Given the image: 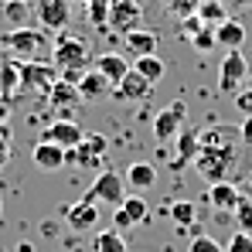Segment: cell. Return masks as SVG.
I'll use <instances>...</instances> for the list:
<instances>
[{"label":"cell","instance_id":"cell-1","mask_svg":"<svg viewBox=\"0 0 252 252\" xmlns=\"http://www.w3.org/2000/svg\"><path fill=\"white\" fill-rule=\"evenodd\" d=\"M232 164H235V143L218 140V126H215L211 133H201V154H198V160H194L198 174H201L208 184H218V181L228 177Z\"/></svg>","mask_w":252,"mask_h":252},{"label":"cell","instance_id":"cell-2","mask_svg":"<svg viewBox=\"0 0 252 252\" xmlns=\"http://www.w3.org/2000/svg\"><path fill=\"white\" fill-rule=\"evenodd\" d=\"M0 44L7 48V55L10 58H17V62H34L38 55L44 51V44H48V38H44L41 31H34V28H14V31H7L3 38H0Z\"/></svg>","mask_w":252,"mask_h":252},{"label":"cell","instance_id":"cell-3","mask_svg":"<svg viewBox=\"0 0 252 252\" xmlns=\"http://www.w3.org/2000/svg\"><path fill=\"white\" fill-rule=\"evenodd\" d=\"M126 198V177L120 174V170H109L102 167L99 170V177L89 184V191L82 194V201H92V205H99V201H106V205H123Z\"/></svg>","mask_w":252,"mask_h":252},{"label":"cell","instance_id":"cell-4","mask_svg":"<svg viewBox=\"0 0 252 252\" xmlns=\"http://www.w3.org/2000/svg\"><path fill=\"white\" fill-rule=\"evenodd\" d=\"M51 62H55V68H62V72H85V65L92 62V55H89V44L82 38H72V34H58V41L51 48Z\"/></svg>","mask_w":252,"mask_h":252},{"label":"cell","instance_id":"cell-5","mask_svg":"<svg viewBox=\"0 0 252 252\" xmlns=\"http://www.w3.org/2000/svg\"><path fill=\"white\" fill-rule=\"evenodd\" d=\"M106 136L102 133H85V140L79 147H72V150H65V164H79L85 170H99L102 167V160H106Z\"/></svg>","mask_w":252,"mask_h":252},{"label":"cell","instance_id":"cell-6","mask_svg":"<svg viewBox=\"0 0 252 252\" xmlns=\"http://www.w3.org/2000/svg\"><path fill=\"white\" fill-rule=\"evenodd\" d=\"M140 17H143V7L136 0H113L109 3V14H106V24L116 34H129V31L140 28Z\"/></svg>","mask_w":252,"mask_h":252},{"label":"cell","instance_id":"cell-7","mask_svg":"<svg viewBox=\"0 0 252 252\" xmlns=\"http://www.w3.org/2000/svg\"><path fill=\"white\" fill-rule=\"evenodd\" d=\"M246 75H249V62H246L242 48L239 51H228L225 62H221V72H218V89L228 92V95H235L242 89V82H246Z\"/></svg>","mask_w":252,"mask_h":252},{"label":"cell","instance_id":"cell-8","mask_svg":"<svg viewBox=\"0 0 252 252\" xmlns=\"http://www.w3.org/2000/svg\"><path fill=\"white\" fill-rule=\"evenodd\" d=\"M181 123H184V102L177 99V102L164 106V109L154 116V136H157V143H170V140H177Z\"/></svg>","mask_w":252,"mask_h":252},{"label":"cell","instance_id":"cell-9","mask_svg":"<svg viewBox=\"0 0 252 252\" xmlns=\"http://www.w3.org/2000/svg\"><path fill=\"white\" fill-rule=\"evenodd\" d=\"M34 14H38V24H41L44 31H65L68 21H72L68 0H38Z\"/></svg>","mask_w":252,"mask_h":252},{"label":"cell","instance_id":"cell-10","mask_svg":"<svg viewBox=\"0 0 252 252\" xmlns=\"http://www.w3.org/2000/svg\"><path fill=\"white\" fill-rule=\"evenodd\" d=\"M58 82L55 68L51 65H41V62H21V89L24 92H44Z\"/></svg>","mask_w":252,"mask_h":252},{"label":"cell","instance_id":"cell-11","mask_svg":"<svg viewBox=\"0 0 252 252\" xmlns=\"http://www.w3.org/2000/svg\"><path fill=\"white\" fill-rule=\"evenodd\" d=\"M41 140L48 143H58V147H65V150H72V147H79L85 140V129L75 120H55V123H48V129L41 133Z\"/></svg>","mask_w":252,"mask_h":252},{"label":"cell","instance_id":"cell-12","mask_svg":"<svg viewBox=\"0 0 252 252\" xmlns=\"http://www.w3.org/2000/svg\"><path fill=\"white\" fill-rule=\"evenodd\" d=\"M150 92H154V82H147L136 68H129L123 75V82L113 89V95L116 99H126V102H143V99H150Z\"/></svg>","mask_w":252,"mask_h":252},{"label":"cell","instance_id":"cell-13","mask_svg":"<svg viewBox=\"0 0 252 252\" xmlns=\"http://www.w3.org/2000/svg\"><path fill=\"white\" fill-rule=\"evenodd\" d=\"M31 160H34V167H38V170L55 174V170L65 167V147L48 143V140H38V143H34V150H31Z\"/></svg>","mask_w":252,"mask_h":252},{"label":"cell","instance_id":"cell-14","mask_svg":"<svg viewBox=\"0 0 252 252\" xmlns=\"http://www.w3.org/2000/svg\"><path fill=\"white\" fill-rule=\"evenodd\" d=\"M65 221H68V228H75V232H89V228L99 225V205H92V201H82V198H79L75 205H68Z\"/></svg>","mask_w":252,"mask_h":252},{"label":"cell","instance_id":"cell-15","mask_svg":"<svg viewBox=\"0 0 252 252\" xmlns=\"http://www.w3.org/2000/svg\"><path fill=\"white\" fill-rule=\"evenodd\" d=\"M198 154H201V129H194V126H188V129H181L177 133V157H174V164L170 167H184L188 160H198Z\"/></svg>","mask_w":252,"mask_h":252},{"label":"cell","instance_id":"cell-16","mask_svg":"<svg viewBox=\"0 0 252 252\" xmlns=\"http://www.w3.org/2000/svg\"><path fill=\"white\" fill-rule=\"evenodd\" d=\"M92 68H95L99 75H106V82L116 89V85L123 82V75L129 72V68H133V65L126 62L123 55H116V51H106V55H99V58H95V65H92Z\"/></svg>","mask_w":252,"mask_h":252},{"label":"cell","instance_id":"cell-17","mask_svg":"<svg viewBox=\"0 0 252 252\" xmlns=\"http://www.w3.org/2000/svg\"><path fill=\"white\" fill-rule=\"evenodd\" d=\"M44 99H48V106H51L55 113H68L72 106H79V99H82V95H79V85L58 79V82L48 89V95H44Z\"/></svg>","mask_w":252,"mask_h":252},{"label":"cell","instance_id":"cell-18","mask_svg":"<svg viewBox=\"0 0 252 252\" xmlns=\"http://www.w3.org/2000/svg\"><path fill=\"white\" fill-rule=\"evenodd\" d=\"M242 201V191L232 184V181H218L208 184V205L215 211H235V205Z\"/></svg>","mask_w":252,"mask_h":252},{"label":"cell","instance_id":"cell-19","mask_svg":"<svg viewBox=\"0 0 252 252\" xmlns=\"http://www.w3.org/2000/svg\"><path fill=\"white\" fill-rule=\"evenodd\" d=\"M123 44H126V51H129L133 58H143V55H157L160 38H157L154 31H147V28H136V31L123 34Z\"/></svg>","mask_w":252,"mask_h":252},{"label":"cell","instance_id":"cell-20","mask_svg":"<svg viewBox=\"0 0 252 252\" xmlns=\"http://www.w3.org/2000/svg\"><path fill=\"white\" fill-rule=\"evenodd\" d=\"M215 38H218V44H221L225 51H239V48L246 44V24L228 17L225 24H218V28H215Z\"/></svg>","mask_w":252,"mask_h":252},{"label":"cell","instance_id":"cell-21","mask_svg":"<svg viewBox=\"0 0 252 252\" xmlns=\"http://www.w3.org/2000/svg\"><path fill=\"white\" fill-rule=\"evenodd\" d=\"M106 92H113V85L106 82V75H99L95 68H85V75L79 79V95H82L85 102H95V99H102Z\"/></svg>","mask_w":252,"mask_h":252},{"label":"cell","instance_id":"cell-22","mask_svg":"<svg viewBox=\"0 0 252 252\" xmlns=\"http://www.w3.org/2000/svg\"><path fill=\"white\" fill-rule=\"evenodd\" d=\"M126 184L140 194V191H150L154 184H157V170L150 167L147 160H136V164H129L126 167Z\"/></svg>","mask_w":252,"mask_h":252},{"label":"cell","instance_id":"cell-23","mask_svg":"<svg viewBox=\"0 0 252 252\" xmlns=\"http://www.w3.org/2000/svg\"><path fill=\"white\" fill-rule=\"evenodd\" d=\"M17 89H21V62L7 55V58L0 62V95L10 99Z\"/></svg>","mask_w":252,"mask_h":252},{"label":"cell","instance_id":"cell-24","mask_svg":"<svg viewBox=\"0 0 252 252\" xmlns=\"http://www.w3.org/2000/svg\"><path fill=\"white\" fill-rule=\"evenodd\" d=\"M198 17L205 21V28H218V24L228 21V7L221 0H201L198 3Z\"/></svg>","mask_w":252,"mask_h":252},{"label":"cell","instance_id":"cell-25","mask_svg":"<svg viewBox=\"0 0 252 252\" xmlns=\"http://www.w3.org/2000/svg\"><path fill=\"white\" fill-rule=\"evenodd\" d=\"M133 68H136L147 82H154V85L160 82V79H164V72H167V68H164V62H160L157 55H143V58H136V62H133Z\"/></svg>","mask_w":252,"mask_h":252},{"label":"cell","instance_id":"cell-26","mask_svg":"<svg viewBox=\"0 0 252 252\" xmlns=\"http://www.w3.org/2000/svg\"><path fill=\"white\" fill-rule=\"evenodd\" d=\"M194 201H188V198H177V201H170V221L177 225V228H191L194 225Z\"/></svg>","mask_w":252,"mask_h":252},{"label":"cell","instance_id":"cell-27","mask_svg":"<svg viewBox=\"0 0 252 252\" xmlns=\"http://www.w3.org/2000/svg\"><path fill=\"white\" fill-rule=\"evenodd\" d=\"M120 208L129 215V221H133V225H143V221H147V215H150V208H147V198H140L136 191H133V194H126Z\"/></svg>","mask_w":252,"mask_h":252},{"label":"cell","instance_id":"cell-28","mask_svg":"<svg viewBox=\"0 0 252 252\" xmlns=\"http://www.w3.org/2000/svg\"><path fill=\"white\" fill-rule=\"evenodd\" d=\"M95 252H129V249H126L123 232H116V228L99 232V235H95Z\"/></svg>","mask_w":252,"mask_h":252},{"label":"cell","instance_id":"cell-29","mask_svg":"<svg viewBox=\"0 0 252 252\" xmlns=\"http://www.w3.org/2000/svg\"><path fill=\"white\" fill-rule=\"evenodd\" d=\"M191 44H194V51H198V55H208V51H215V44H218V38H215V28H201V31L191 38Z\"/></svg>","mask_w":252,"mask_h":252},{"label":"cell","instance_id":"cell-30","mask_svg":"<svg viewBox=\"0 0 252 252\" xmlns=\"http://www.w3.org/2000/svg\"><path fill=\"white\" fill-rule=\"evenodd\" d=\"M235 221L242 225L239 232H246V235H252V201H249V198H242V201L235 205Z\"/></svg>","mask_w":252,"mask_h":252},{"label":"cell","instance_id":"cell-31","mask_svg":"<svg viewBox=\"0 0 252 252\" xmlns=\"http://www.w3.org/2000/svg\"><path fill=\"white\" fill-rule=\"evenodd\" d=\"M198 3L201 0H167V10L174 14V17H191V14H198Z\"/></svg>","mask_w":252,"mask_h":252},{"label":"cell","instance_id":"cell-32","mask_svg":"<svg viewBox=\"0 0 252 252\" xmlns=\"http://www.w3.org/2000/svg\"><path fill=\"white\" fill-rule=\"evenodd\" d=\"M225 252H252V235H246V232H235V235L228 239Z\"/></svg>","mask_w":252,"mask_h":252},{"label":"cell","instance_id":"cell-33","mask_svg":"<svg viewBox=\"0 0 252 252\" xmlns=\"http://www.w3.org/2000/svg\"><path fill=\"white\" fill-rule=\"evenodd\" d=\"M7 160H10V126L0 123V170L7 167Z\"/></svg>","mask_w":252,"mask_h":252},{"label":"cell","instance_id":"cell-34","mask_svg":"<svg viewBox=\"0 0 252 252\" xmlns=\"http://www.w3.org/2000/svg\"><path fill=\"white\" fill-rule=\"evenodd\" d=\"M191 252H221V246L211 235H194L191 239Z\"/></svg>","mask_w":252,"mask_h":252},{"label":"cell","instance_id":"cell-35","mask_svg":"<svg viewBox=\"0 0 252 252\" xmlns=\"http://www.w3.org/2000/svg\"><path fill=\"white\" fill-rule=\"evenodd\" d=\"M235 109H239L242 116H252V85L235 92Z\"/></svg>","mask_w":252,"mask_h":252},{"label":"cell","instance_id":"cell-36","mask_svg":"<svg viewBox=\"0 0 252 252\" xmlns=\"http://www.w3.org/2000/svg\"><path fill=\"white\" fill-rule=\"evenodd\" d=\"M3 14H7L10 21H17V24H21V21L28 17V3H17V0H7V7H3Z\"/></svg>","mask_w":252,"mask_h":252},{"label":"cell","instance_id":"cell-37","mask_svg":"<svg viewBox=\"0 0 252 252\" xmlns=\"http://www.w3.org/2000/svg\"><path fill=\"white\" fill-rule=\"evenodd\" d=\"M181 28H184V34H188V38H194V34L205 28V21H201L198 14H191V17H184V21H181Z\"/></svg>","mask_w":252,"mask_h":252},{"label":"cell","instance_id":"cell-38","mask_svg":"<svg viewBox=\"0 0 252 252\" xmlns=\"http://www.w3.org/2000/svg\"><path fill=\"white\" fill-rule=\"evenodd\" d=\"M113 225H116V232H126V228H133V221H129V215L123 208L113 211Z\"/></svg>","mask_w":252,"mask_h":252},{"label":"cell","instance_id":"cell-39","mask_svg":"<svg viewBox=\"0 0 252 252\" xmlns=\"http://www.w3.org/2000/svg\"><path fill=\"white\" fill-rule=\"evenodd\" d=\"M239 140H242L246 147H252V116L242 120V126H239Z\"/></svg>","mask_w":252,"mask_h":252},{"label":"cell","instance_id":"cell-40","mask_svg":"<svg viewBox=\"0 0 252 252\" xmlns=\"http://www.w3.org/2000/svg\"><path fill=\"white\" fill-rule=\"evenodd\" d=\"M7 116H10V99L0 95V123H7Z\"/></svg>","mask_w":252,"mask_h":252},{"label":"cell","instance_id":"cell-41","mask_svg":"<svg viewBox=\"0 0 252 252\" xmlns=\"http://www.w3.org/2000/svg\"><path fill=\"white\" fill-rule=\"evenodd\" d=\"M235 3H239V7H252V0H235Z\"/></svg>","mask_w":252,"mask_h":252},{"label":"cell","instance_id":"cell-42","mask_svg":"<svg viewBox=\"0 0 252 252\" xmlns=\"http://www.w3.org/2000/svg\"><path fill=\"white\" fill-rule=\"evenodd\" d=\"M0 215H3V198H0Z\"/></svg>","mask_w":252,"mask_h":252},{"label":"cell","instance_id":"cell-43","mask_svg":"<svg viewBox=\"0 0 252 252\" xmlns=\"http://www.w3.org/2000/svg\"><path fill=\"white\" fill-rule=\"evenodd\" d=\"M249 194H252V181H249Z\"/></svg>","mask_w":252,"mask_h":252},{"label":"cell","instance_id":"cell-44","mask_svg":"<svg viewBox=\"0 0 252 252\" xmlns=\"http://www.w3.org/2000/svg\"><path fill=\"white\" fill-rule=\"evenodd\" d=\"M17 3H28V0H17Z\"/></svg>","mask_w":252,"mask_h":252},{"label":"cell","instance_id":"cell-45","mask_svg":"<svg viewBox=\"0 0 252 252\" xmlns=\"http://www.w3.org/2000/svg\"><path fill=\"white\" fill-rule=\"evenodd\" d=\"M0 62H3V55H0Z\"/></svg>","mask_w":252,"mask_h":252}]
</instances>
